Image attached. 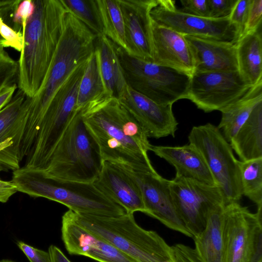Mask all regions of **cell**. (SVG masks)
Masks as SVG:
<instances>
[{
	"instance_id": "34",
	"label": "cell",
	"mask_w": 262,
	"mask_h": 262,
	"mask_svg": "<svg viewBox=\"0 0 262 262\" xmlns=\"http://www.w3.org/2000/svg\"><path fill=\"white\" fill-rule=\"evenodd\" d=\"M0 35L7 47H11L20 52L23 47V36L21 32L16 31L7 25L0 17Z\"/></svg>"
},
{
	"instance_id": "7",
	"label": "cell",
	"mask_w": 262,
	"mask_h": 262,
	"mask_svg": "<svg viewBox=\"0 0 262 262\" xmlns=\"http://www.w3.org/2000/svg\"><path fill=\"white\" fill-rule=\"evenodd\" d=\"M116 50L126 83L133 90L163 105L186 99L190 75L130 56L116 45Z\"/></svg>"
},
{
	"instance_id": "16",
	"label": "cell",
	"mask_w": 262,
	"mask_h": 262,
	"mask_svg": "<svg viewBox=\"0 0 262 262\" xmlns=\"http://www.w3.org/2000/svg\"><path fill=\"white\" fill-rule=\"evenodd\" d=\"M150 19L152 62L191 76L194 71V63L184 35L157 24L150 17Z\"/></svg>"
},
{
	"instance_id": "43",
	"label": "cell",
	"mask_w": 262,
	"mask_h": 262,
	"mask_svg": "<svg viewBox=\"0 0 262 262\" xmlns=\"http://www.w3.org/2000/svg\"><path fill=\"white\" fill-rule=\"evenodd\" d=\"M52 262H71L57 247L51 245L48 250Z\"/></svg>"
},
{
	"instance_id": "6",
	"label": "cell",
	"mask_w": 262,
	"mask_h": 262,
	"mask_svg": "<svg viewBox=\"0 0 262 262\" xmlns=\"http://www.w3.org/2000/svg\"><path fill=\"white\" fill-rule=\"evenodd\" d=\"M103 160L98 145L87 129L80 110H76L45 171L49 177L93 183Z\"/></svg>"
},
{
	"instance_id": "37",
	"label": "cell",
	"mask_w": 262,
	"mask_h": 262,
	"mask_svg": "<svg viewBox=\"0 0 262 262\" xmlns=\"http://www.w3.org/2000/svg\"><path fill=\"white\" fill-rule=\"evenodd\" d=\"M172 262H202L194 249L182 244L171 246Z\"/></svg>"
},
{
	"instance_id": "42",
	"label": "cell",
	"mask_w": 262,
	"mask_h": 262,
	"mask_svg": "<svg viewBox=\"0 0 262 262\" xmlns=\"http://www.w3.org/2000/svg\"><path fill=\"white\" fill-rule=\"evenodd\" d=\"M17 89V84L15 83L0 92V111L11 101Z\"/></svg>"
},
{
	"instance_id": "27",
	"label": "cell",
	"mask_w": 262,
	"mask_h": 262,
	"mask_svg": "<svg viewBox=\"0 0 262 262\" xmlns=\"http://www.w3.org/2000/svg\"><path fill=\"white\" fill-rule=\"evenodd\" d=\"M104 34L126 51L123 17L118 0H96Z\"/></svg>"
},
{
	"instance_id": "24",
	"label": "cell",
	"mask_w": 262,
	"mask_h": 262,
	"mask_svg": "<svg viewBox=\"0 0 262 262\" xmlns=\"http://www.w3.org/2000/svg\"><path fill=\"white\" fill-rule=\"evenodd\" d=\"M237 71L249 86L262 82L261 27L243 36L235 44Z\"/></svg>"
},
{
	"instance_id": "11",
	"label": "cell",
	"mask_w": 262,
	"mask_h": 262,
	"mask_svg": "<svg viewBox=\"0 0 262 262\" xmlns=\"http://www.w3.org/2000/svg\"><path fill=\"white\" fill-rule=\"evenodd\" d=\"M250 88L238 71L194 72L186 99L205 113L220 111L240 98Z\"/></svg>"
},
{
	"instance_id": "14",
	"label": "cell",
	"mask_w": 262,
	"mask_h": 262,
	"mask_svg": "<svg viewBox=\"0 0 262 262\" xmlns=\"http://www.w3.org/2000/svg\"><path fill=\"white\" fill-rule=\"evenodd\" d=\"M118 99L144 128L149 138L174 137L178 122L173 113L172 105L159 104L128 85Z\"/></svg>"
},
{
	"instance_id": "1",
	"label": "cell",
	"mask_w": 262,
	"mask_h": 262,
	"mask_svg": "<svg viewBox=\"0 0 262 262\" xmlns=\"http://www.w3.org/2000/svg\"><path fill=\"white\" fill-rule=\"evenodd\" d=\"M97 38L95 33L67 9L61 35L42 84L34 97H25L21 105L28 135L35 134L58 88L94 52Z\"/></svg>"
},
{
	"instance_id": "25",
	"label": "cell",
	"mask_w": 262,
	"mask_h": 262,
	"mask_svg": "<svg viewBox=\"0 0 262 262\" xmlns=\"http://www.w3.org/2000/svg\"><path fill=\"white\" fill-rule=\"evenodd\" d=\"M230 143L241 161L262 157V101L254 107Z\"/></svg>"
},
{
	"instance_id": "17",
	"label": "cell",
	"mask_w": 262,
	"mask_h": 262,
	"mask_svg": "<svg viewBox=\"0 0 262 262\" xmlns=\"http://www.w3.org/2000/svg\"><path fill=\"white\" fill-rule=\"evenodd\" d=\"M157 0H118L125 30V52L152 62L149 39V10Z\"/></svg>"
},
{
	"instance_id": "3",
	"label": "cell",
	"mask_w": 262,
	"mask_h": 262,
	"mask_svg": "<svg viewBox=\"0 0 262 262\" xmlns=\"http://www.w3.org/2000/svg\"><path fill=\"white\" fill-rule=\"evenodd\" d=\"M119 100L103 93L80 110L85 125L97 143L103 161L138 171L154 172L147 152L122 127Z\"/></svg>"
},
{
	"instance_id": "31",
	"label": "cell",
	"mask_w": 262,
	"mask_h": 262,
	"mask_svg": "<svg viewBox=\"0 0 262 262\" xmlns=\"http://www.w3.org/2000/svg\"><path fill=\"white\" fill-rule=\"evenodd\" d=\"M0 48V92L17 83L18 63L4 49Z\"/></svg>"
},
{
	"instance_id": "32",
	"label": "cell",
	"mask_w": 262,
	"mask_h": 262,
	"mask_svg": "<svg viewBox=\"0 0 262 262\" xmlns=\"http://www.w3.org/2000/svg\"><path fill=\"white\" fill-rule=\"evenodd\" d=\"M251 0H237L229 16L235 31L234 45L244 35Z\"/></svg>"
},
{
	"instance_id": "35",
	"label": "cell",
	"mask_w": 262,
	"mask_h": 262,
	"mask_svg": "<svg viewBox=\"0 0 262 262\" xmlns=\"http://www.w3.org/2000/svg\"><path fill=\"white\" fill-rule=\"evenodd\" d=\"M262 0H251L244 35L261 27Z\"/></svg>"
},
{
	"instance_id": "12",
	"label": "cell",
	"mask_w": 262,
	"mask_h": 262,
	"mask_svg": "<svg viewBox=\"0 0 262 262\" xmlns=\"http://www.w3.org/2000/svg\"><path fill=\"white\" fill-rule=\"evenodd\" d=\"M149 15L157 24L183 35L234 44L235 31L229 16L211 18L192 15L178 10L175 1L171 0H157L149 10Z\"/></svg>"
},
{
	"instance_id": "13",
	"label": "cell",
	"mask_w": 262,
	"mask_h": 262,
	"mask_svg": "<svg viewBox=\"0 0 262 262\" xmlns=\"http://www.w3.org/2000/svg\"><path fill=\"white\" fill-rule=\"evenodd\" d=\"M120 166L138 185L142 193L145 214L159 220L168 228L192 237L173 204L170 180L164 178L157 171H138Z\"/></svg>"
},
{
	"instance_id": "45",
	"label": "cell",
	"mask_w": 262,
	"mask_h": 262,
	"mask_svg": "<svg viewBox=\"0 0 262 262\" xmlns=\"http://www.w3.org/2000/svg\"><path fill=\"white\" fill-rule=\"evenodd\" d=\"M0 262H14L8 259H3L0 261Z\"/></svg>"
},
{
	"instance_id": "39",
	"label": "cell",
	"mask_w": 262,
	"mask_h": 262,
	"mask_svg": "<svg viewBox=\"0 0 262 262\" xmlns=\"http://www.w3.org/2000/svg\"><path fill=\"white\" fill-rule=\"evenodd\" d=\"M17 244L30 262H52L49 252L35 248L21 241H18Z\"/></svg>"
},
{
	"instance_id": "20",
	"label": "cell",
	"mask_w": 262,
	"mask_h": 262,
	"mask_svg": "<svg viewBox=\"0 0 262 262\" xmlns=\"http://www.w3.org/2000/svg\"><path fill=\"white\" fill-rule=\"evenodd\" d=\"M194 63V72L237 71L236 49L231 42L185 35Z\"/></svg>"
},
{
	"instance_id": "26",
	"label": "cell",
	"mask_w": 262,
	"mask_h": 262,
	"mask_svg": "<svg viewBox=\"0 0 262 262\" xmlns=\"http://www.w3.org/2000/svg\"><path fill=\"white\" fill-rule=\"evenodd\" d=\"M261 101L262 82L251 86L240 98L220 111L222 118L217 127L222 130L224 137L228 142Z\"/></svg>"
},
{
	"instance_id": "40",
	"label": "cell",
	"mask_w": 262,
	"mask_h": 262,
	"mask_svg": "<svg viewBox=\"0 0 262 262\" xmlns=\"http://www.w3.org/2000/svg\"><path fill=\"white\" fill-rule=\"evenodd\" d=\"M19 2L20 1H0V17L6 24L8 20L9 24H11L13 13Z\"/></svg>"
},
{
	"instance_id": "10",
	"label": "cell",
	"mask_w": 262,
	"mask_h": 262,
	"mask_svg": "<svg viewBox=\"0 0 262 262\" xmlns=\"http://www.w3.org/2000/svg\"><path fill=\"white\" fill-rule=\"evenodd\" d=\"M169 186L176 209L192 238L205 228L209 211L219 204H225L216 185L176 175L170 180Z\"/></svg>"
},
{
	"instance_id": "8",
	"label": "cell",
	"mask_w": 262,
	"mask_h": 262,
	"mask_svg": "<svg viewBox=\"0 0 262 262\" xmlns=\"http://www.w3.org/2000/svg\"><path fill=\"white\" fill-rule=\"evenodd\" d=\"M205 162L219 187L225 204L238 202L242 191L238 162L229 143L211 123L193 126L188 137Z\"/></svg>"
},
{
	"instance_id": "33",
	"label": "cell",
	"mask_w": 262,
	"mask_h": 262,
	"mask_svg": "<svg viewBox=\"0 0 262 262\" xmlns=\"http://www.w3.org/2000/svg\"><path fill=\"white\" fill-rule=\"evenodd\" d=\"M34 10V0L20 1L13 13L10 27L21 32Z\"/></svg>"
},
{
	"instance_id": "5",
	"label": "cell",
	"mask_w": 262,
	"mask_h": 262,
	"mask_svg": "<svg viewBox=\"0 0 262 262\" xmlns=\"http://www.w3.org/2000/svg\"><path fill=\"white\" fill-rule=\"evenodd\" d=\"M69 211L78 224L137 262H172L171 246L157 232L138 225L134 214L107 216Z\"/></svg>"
},
{
	"instance_id": "30",
	"label": "cell",
	"mask_w": 262,
	"mask_h": 262,
	"mask_svg": "<svg viewBox=\"0 0 262 262\" xmlns=\"http://www.w3.org/2000/svg\"><path fill=\"white\" fill-rule=\"evenodd\" d=\"M66 7L97 37L104 34L96 0H62Z\"/></svg>"
},
{
	"instance_id": "38",
	"label": "cell",
	"mask_w": 262,
	"mask_h": 262,
	"mask_svg": "<svg viewBox=\"0 0 262 262\" xmlns=\"http://www.w3.org/2000/svg\"><path fill=\"white\" fill-rule=\"evenodd\" d=\"M181 11L192 15L209 18V8L207 0H181Z\"/></svg>"
},
{
	"instance_id": "2",
	"label": "cell",
	"mask_w": 262,
	"mask_h": 262,
	"mask_svg": "<svg viewBox=\"0 0 262 262\" xmlns=\"http://www.w3.org/2000/svg\"><path fill=\"white\" fill-rule=\"evenodd\" d=\"M34 13L22 30L23 47L17 61V89L26 97L38 92L60 38L67 10L62 0H34Z\"/></svg>"
},
{
	"instance_id": "4",
	"label": "cell",
	"mask_w": 262,
	"mask_h": 262,
	"mask_svg": "<svg viewBox=\"0 0 262 262\" xmlns=\"http://www.w3.org/2000/svg\"><path fill=\"white\" fill-rule=\"evenodd\" d=\"M11 182L17 191L57 202L77 213L107 216L126 213L93 183L55 179L47 176L41 170L24 166L13 171Z\"/></svg>"
},
{
	"instance_id": "22",
	"label": "cell",
	"mask_w": 262,
	"mask_h": 262,
	"mask_svg": "<svg viewBox=\"0 0 262 262\" xmlns=\"http://www.w3.org/2000/svg\"><path fill=\"white\" fill-rule=\"evenodd\" d=\"M221 204L208 213L204 229L193 237L202 262H223L224 208Z\"/></svg>"
},
{
	"instance_id": "36",
	"label": "cell",
	"mask_w": 262,
	"mask_h": 262,
	"mask_svg": "<svg viewBox=\"0 0 262 262\" xmlns=\"http://www.w3.org/2000/svg\"><path fill=\"white\" fill-rule=\"evenodd\" d=\"M237 0H207L211 18L229 16Z\"/></svg>"
},
{
	"instance_id": "29",
	"label": "cell",
	"mask_w": 262,
	"mask_h": 262,
	"mask_svg": "<svg viewBox=\"0 0 262 262\" xmlns=\"http://www.w3.org/2000/svg\"><path fill=\"white\" fill-rule=\"evenodd\" d=\"M243 195L262 208V157L238 162Z\"/></svg>"
},
{
	"instance_id": "18",
	"label": "cell",
	"mask_w": 262,
	"mask_h": 262,
	"mask_svg": "<svg viewBox=\"0 0 262 262\" xmlns=\"http://www.w3.org/2000/svg\"><path fill=\"white\" fill-rule=\"evenodd\" d=\"M127 213H146L141 191L135 181L119 165L103 161L101 170L93 183Z\"/></svg>"
},
{
	"instance_id": "44",
	"label": "cell",
	"mask_w": 262,
	"mask_h": 262,
	"mask_svg": "<svg viewBox=\"0 0 262 262\" xmlns=\"http://www.w3.org/2000/svg\"><path fill=\"white\" fill-rule=\"evenodd\" d=\"M6 48L5 42L3 38L0 35V48Z\"/></svg>"
},
{
	"instance_id": "21",
	"label": "cell",
	"mask_w": 262,
	"mask_h": 262,
	"mask_svg": "<svg viewBox=\"0 0 262 262\" xmlns=\"http://www.w3.org/2000/svg\"><path fill=\"white\" fill-rule=\"evenodd\" d=\"M150 151L173 166L176 171V175L217 186L203 156L193 145L189 143L179 146L152 145Z\"/></svg>"
},
{
	"instance_id": "15",
	"label": "cell",
	"mask_w": 262,
	"mask_h": 262,
	"mask_svg": "<svg viewBox=\"0 0 262 262\" xmlns=\"http://www.w3.org/2000/svg\"><path fill=\"white\" fill-rule=\"evenodd\" d=\"M61 230L62 240L70 254L85 256L99 262H137L78 224L69 210L62 216Z\"/></svg>"
},
{
	"instance_id": "41",
	"label": "cell",
	"mask_w": 262,
	"mask_h": 262,
	"mask_svg": "<svg viewBox=\"0 0 262 262\" xmlns=\"http://www.w3.org/2000/svg\"><path fill=\"white\" fill-rule=\"evenodd\" d=\"M16 192L17 189L11 181H4L0 179V202H7Z\"/></svg>"
},
{
	"instance_id": "28",
	"label": "cell",
	"mask_w": 262,
	"mask_h": 262,
	"mask_svg": "<svg viewBox=\"0 0 262 262\" xmlns=\"http://www.w3.org/2000/svg\"><path fill=\"white\" fill-rule=\"evenodd\" d=\"M105 93L97 53L95 50L87 60L80 82L76 110H80L87 103Z\"/></svg>"
},
{
	"instance_id": "46",
	"label": "cell",
	"mask_w": 262,
	"mask_h": 262,
	"mask_svg": "<svg viewBox=\"0 0 262 262\" xmlns=\"http://www.w3.org/2000/svg\"><path fill=\"white\" fill-rule=\"evenodd\" d=\"M256 262H262V258L259 259V260H258Z\"/></svg>"
},
{
	"instance_id": "19",
	"label": "cell",
	"mask_w": 262,
	"mask_h": 262,
	"mask_svg": "<svg viewBox=\"0 0 262 262\" xmlns=\"http://www.w3.org/2000/svg\"><path fill=\"white\" fill-rule=\"evenodd\" d=\"M24 93L17 89L11 101L0 111V165L12 170L19 168V148L25 125L19 117Z\"/></svg>"
},
{
	"instance_id": "23",
	"label": "cell",
	"mask_w": 262,
	"mask_h": 262,
	"mask_svg": "<svg viewBox=\"0 0 262 262\" xmlns=\"http://www.w3.org/2000/svg\"><path fill=\"white\" fill-rule=\"evenodd\" d=\"M99 69L105 93L119 99L126 89L125 80L116 50V45L104 34L97 37L95 43Z\"/></svg>"
},
{
	"instance_id": "9",
	"label": "cell",
	"mask_w": 262,
	"mask_h": 262,
	"mask_svg": "<svg viewBox=\"0 0 262 262\" xmlns=\"http://www.w3.org/2000/svg\"><path fill=\"white\" fill-rule=\"evenodd\" d=\"M262 258V208L251 212L239 202L224 208L223 262H256Z\"/></svg>"
}]
</instances>
